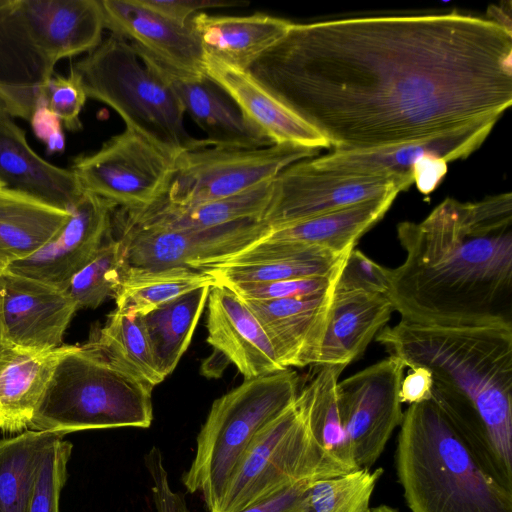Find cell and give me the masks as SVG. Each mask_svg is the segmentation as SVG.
<instances>
[{"label":"cell","instance_id":"cell-1","mask_svg":"<svg viewBox=\"0 0 512 512\" xmlns=\"http://www.w3.org/2000/svg\"><path fill=\"white\" fill-rule=\"evenodd\" d=\"M247 71L336 151L377 149L499 119L512 30L458 12L291 22Z\"/></svg>","mask_w":512,"mask_h":512},{"label":"cell","instance_id":"cell-2","mask_svg":"<svg viewBox=\"0 0 512 512\" xmlns=\"http://www.w3.org/2000/svg\"><path fill=\"white\" fill-rule=\"evenodd\" d=\"M405 251L390 269L401 319L432 325L512 324V194L446 198L419 222L397 225Z\"/></svg>","mask_w":512,"mask_h":512},{"label":"cell","instance_id":"cell-3","mask_svg":"<svg viewBox=\"0 0 512 512\" xmlns=\"http://www.w3.org/2000/svg\"><path fill=\"white\" fill-rule=\"evenodd\" d=\"M376 341L433 375L432 398L483 464L512 488V324L432 325L400 319Z\"/></svg>","mask_w":512,"mask_h":512},{"label":"cell","instance_id":"cell-4","mask_svg":"<svg viewBox=\"0 0 512 512\" xmlns=\"http://www.w3.org/2000/svg\"><path fill=\"white\" fill-rule=\"evenodd\" d=\"M395 464L411 512H512V488L483 464L433 398L403 413Z\"/></svg>","mask_w":512,"mask_h":512},{"label":"cell","instance_id":"cell-5","mask_svg":"<svg viewBox=\"0 0 512 512\" xmlns=\"http://www.w3.org/2000/svg\"><path fill=\"white\" fill-rule=\"evenodd\" d=\"M99 0H0V107L26 121L56 63L102 42Z\"/></svg>","mask_w":512,"mask_h":512},{"label":"cell","instance_id":"cell-6","mask_svg":"<svg viewBox=\"0 0 512 512\" xmlns=\"http://www.w3.org/2000/svg\"><path fill=\"white\" fill-rule=\"evenodd\" d=\"M152 389L84 344L58 362L29 428L64 435L148 428L153 420Z\"/></svg>","mask_w":512,"mask_h":512},{"label":"cell","instance_id":"cell-7","mask_svg":"<svg viewBox=\"0 0 512 512\" xmlns=\"http://www.w3.org/2000/svg\"><path fill=\"white\" fill-rule=\"evenodd\" d=\"M71 71L87 98L112 108L126 128L177 157L202 144L189 135L184 109L165 79L126 40L110 35Z\"/></svg>","mask_w":512,"mask_h":512},{"label":"cell","instance_id":"cell-8","mask_svg":"<svg viewBox=\"0 0 512 512\" xmlns=\"http://www.w3.org/2000/svg\"><path fill=\"white\" fill-rule=\"evenodd\" d=\"M299 393L290 370L244 381L217 398L196 438V452L182 482L199 492L208 512H216L226 485L258 434L290 406Z\"/></svg>","mask_w":512,"mask_h":512},{"label":"cell","instance_id":"cell-9","mask_svg":"<svg viewBox=\"0 0 512 512\" xmlns=\"http://www.w3.org/2000/svg\"><path fill=\"white\" fill-rule=\"evenodd\" d=\"M341 474L314 441L295 400L255 438L230 477L216 512H237L298 481Z\"/></svg>","mask_w":512,"mask_h":512},{"label":"cell","instance_id":"cell-10","mask_svg":"<svg viewBox=\"0 0 512 512\" xmlns=\"http://www.w3.org/2000/svg\"><path fill=\"white\" fill-rule=\"evenodd\" d=\"M320 149L293 144L243 149L207 145L182 152L176 157L166 200L178 206H192L245 192L273 180L288 166L310 159Z\"/></svg>","mask_w":512,"mask_h":512},{"label":"cell","instance_id":"cell-11","mask_svg":"<svg viewBox=\"0 0 512 512\" xmlns=\"http://www.w3.org/2000/svg\"><path fill=\"white\" fill-rule=\"evenodd\" d=\"M498 119L491 118L408 143L369 150L336 151L308 164L339 174L393 177L408 187L431 193L447 173L449 162L464 159L486 140Z\"/></svg>","mask_w":512,"mask_h":512},{"label":"cell","instance_id":"cell-12","mask_svg":"<svg viewBox=\"0 0 512 512\" xmlns=\"http://www.w3.org/2000/svg\"><path fill=\"white\" fill-rule=\"evenodd\" d=\"M175 161L176 157L126 128L94 153L76 157L70 169L83 191L133 212L166 196Z\"/></svg>","mask_w":512,"mask_h":512},{"label":"cell","instance_id":"cell-13","mask_svg":"<svg viewBox=\"0 0 512 512\" xmlns=\"http://www.w3.org/2000/svg\"><path fill=\"white\" fill-rule=\"evenodd\" d=\"M125 265L137 268L187 267L204 271L260 240L269 230L262 220H244L205 229H166L120 219Z\"/></svg>","mask_w":512,"mask_h":512},{"label":"cell","instance_id":"cell-14","mask_svg":"<svg viewBox=\"0 0 512 512\" xmlns=\"http://www.w3.org/2000/svg\"><path fill=\"white\" fill-rule=\"evenodd\" d=\"M296 162L273 180L262 221L269 228L300 222L409 187L401 180L374 175L339 174Z\"/></svg>","mask_w":512,"mask_h":512},{"label":"cell","instance_id":"cell-15","mask_svg":"<svg viewBox=\"0 0 512 512\" xmlns=\"http://www.w3.org/2000/svg\"><path fill=\"white\" fill-rule=\"evenodd\" d=\"M405 366L390 355L338 381V399L358 469H371L403 419L399 397Z\"/></svg>","mask_w":512,"mask_h":512},{"label":"cell","instance_id":"cell-16","mask_svg":"<svg viewBox=\"0 0 512 512\" xmlns=\"http://www.w3.org/2000/svg\"><path fill=\"white\" fill-rule=\"evenodd\" d=\"M115 208L109 201L84 191L67 222L48 243L4 270L65 291L74 275L105 243Z\"/></svg>","mask_w":512,"mask_h":512},{"label":"cell","instance_id":"cell-17","mask_svg":"<svg viewBox=\"0 0 512 512\" xmlns=\"http://www.w3.org/2000/svg\"><path fill=\"white\" fill-rule=\"evenodd\" d=\"M77 310L65 291L5 270L0 274V339L4 345L35 351L58 348Z\"/></svg>","mask_w":512,"mask_h":512},{"label":"cell","instance_id":"cell-18","mask_svg":"<svg viewBox=\"0 0 512 512\" xmlns=\"http://www.w3.org/2000/svg\"><path fill=\"white\" fill-rule=\"evenodd\" d=\"M104 28L169 69L205 77V52L190 24L181 25L138 0H99Z\"/></svg>","mask_w":512,"mask_h":512},{"label":"cell","instance_id":"cell-19","mask_svg":"<svg viewBox=\"0 0 512 512\" xmlns=\"http://www.w3.org/2000/svg\"><path fill=\"white\" fill-rule=\"evenodd\" d=\"M136 52L165 79L185 114L207 135V145L255 149L273 144L210 78L179 74L145 53Z\"/></svg>","mask_w":512,"mask_h":512},{"label":"cell","instance_id":"cell-20","mask_svg":"<svg viewBox=\"0 0 512 512\" xmlns=\"http://www.w3.org/2000/svg\"><path fill=\"white\" fill-rule=\"evenodd\" d=\"M207 342L244 376L255 378L285 370L261 323L230 288L214 284L207 297Z\"/></svg>","mask_w":512,"mask_h":512},{"label":"cell","instance_id":"cell-21","mask_svg":"<svg viewBox=\"0 0 512 512\" xmlns=\"http://www.w3.org/2000/svg\"><path fill=\"white\" fill-rule=\"evenodd\" d=\"M333 289L273 301L243 300L261 323L284 368L316 365Z\"/></svg>","mask_w":512,"mask_h":512},{"label":"cell","instance_id":"cell-22","mask_svg":"<svg viewBox=\"0 0 512 512\" xmlns=\"http://www.w3.org/2000/svg\"><path fill=\"white\" fill-rule=\"evenodd\" d=\"M0 184L66 211L84 192L71 169L49 163L29 146L25 132L1 107Z\"/></svg>","mask_w":512,"mask_h":512},{"label":"cell","instance_id":"cell-23","mask_svg":"<svg viewBox=\"0 0 512 512\" xmlns=\"http://www.w3.org/2000/svg\"><path fill=\"white\" fill-rule=\"evenodd\" d=\"M205 74L229 94L273 144L315 149L330 147L321 134L276 99L248 71L205 55Z\"/></svg>","mask_w":512,"mask_h":512},{"label":"cell","instance_id":"cell-24","mask_svg":"<svg viewBox=\"0 0 512 512\" xmlns=\"http://www.w3.org/2000/svg\"><path fill=\"white\" fill-rule=\"evenodd\" d=\"M388 296L333 289L325 331L315 366H348L389 321Z\"/></svg>","mask_w":512,"mask_h":512},{"label":"cell","instance_id":"cell-25","mask_svg":"<svg viewBox=\"0 0 512 512\" xmlns=\"http://www.w3.org/2000/svg\"><path fill=\"white\" fill-rule=\"evenodd\" d=\"M78 345L35 351L12 345L0 348V430L22 433L28 430L55 367Z\"/></svg>","mask_w":512,"mask_h":512},{"label":"cell","instance_id":"cell-26","mask_svg":"<svg viewBox=\"0 0 512 512\" xmlns=\"http://www.w3.org/2000/svg\"><path fill=\"white\" fill-rule=\"evenodd\" d=\"M290 23L260 12L247 16L198 13L189 20L206 56L245 71L283 37Z\"/></svg>","mask_w":512,"mask_h":512},{"label":"cell","instance_id":"cell-27","mask_svg":"<svg viewBox=\"0 0 512 512\" xmlns=\"http://www.w3.org/2000/svg\"><path fill=\"white\" fill-rule=\"evenodd\" d=\"M273 180L231 197L192 206L174 205L163 197L140 211L120 209L119 218L129 224L166 229H205L262 220L271 199Z\"/></svg>","mask_w":512,"mask_h":512},{"label":"cell","instance_id":"cell-28","mask_svg":"<svg viewBox=\"0 0 512 512\" xmlns=\"http://www.w3.org/2000/svg\"><path fill=\"white\" fill-rule=\"evenodd\" d=\"M397 195L391 193L314 218L272 227L260 240L319 247L337 255H347L384 217Z\"/></svg>","mask_w":512,"mask_h":512},{"label":"cell","instance_id":"cell-29","mask_svg":"<svg viewBox=\"0 0 512 512\" xmlns=\"http://www.w3.org/2000/svg\"><path fill=\"white\" fill-rule=\"evenodd\" d=\"M70 211L29 194L0 189V264L27 258L48 243L64 226Z\"/></svg>","mask_w":512,"mask_h":512},{"label":"cell","instance_id":"cell-30","mask_svg":"<svg viewBox=\"0 0 512 512\" xmlns=\"http://www.w3.org/2000/svg\"><path fill=\"white\" fill-rule=\"evenodd\" d=\"M344 369V366H318L296 398L314 441L343 474L358 469L338 399L337 386Z\"/></svg>","mask_w":512,"mask_h":512},{"label":"cell","instance_id":"cell-31","mask_svg":"<svg viewBox=\"0 0 512 512\" xmlns=\"http://www.w3.org/2000/svg\"><path fill=\"white\" fill-rule=\"evenodd\" d=\"M210 287L194 289L141 316L155 366L164 379L187 350Z\"/></svg>","mask_w":512,"mask_h":512},{"label":"cell","instance_id":"cell-32","mask_svg":"<svg viewBox=\"0 0 512 512\" xmlns=\"http://www.w3.org/2000/svg\"><path fill=\"white\" fill-rule=\"evenodd\" d=\"M216 284L205 271L187 267H124L113 296L116 309L143 316L194 289Z\"/></svg>","mask_w":512,"mask_h":512},{"label":"cell","instance_id":"cell-33","mask_svg":"<svg viewBox=\"0 0 512 512\" xmlns=\"http://www.w3.org/2000/svg\"><path fill=\"white\" fill-rule=\"evenodd\" d=\"M64 436L30 429L0 440V512H29L44 453Z\"/></svg>","mask_w":512,"mask_h":512},{"label":"cell","instance_id":"cell-34","mask_svg":"<svg viewBox=\"0 0 512 512\" xmlns=\"http://www.w3.org/2000/svg\"><path fill=\"white\" fill-rule=\"evenodd\" d=\"M85 345L151 388L164 380L155 366L139 315L115 309Z\"/></svg>","mask_w":512,"mask_h":512},{"label":"cell","instance_id":"cell-35","mask_svg":"<svg viewBox=\"0 0 512 512\" xmlns=\"http://www.w3.org/2000/svg\"><path fill=\"white\" fill-rule=\"evenodd\" d=\"M125 267L124 249L119 239L105 241L95 257L71 279L65 292L78 310L95 309L113 297Z\"/></svg>","mask_w":512,"mask_h":512},{"label":"cell","instance_id":"cell-36","mask_svg":"<svg viewBox=\"0 0 512 512\" xmlns=\"http://www.w3.org/2000/svg\"><path fill=\"white\" fill-rule=\"evenodd\" d=\"M382 468H360L310 484V503L314 512H368Z\"/></svg>","mask_w":512,"mask_h":512},{"label":"cell","instance_id":"cell-37","mask_svg":"<svg viewBox=\"0 0 512 512\" xmlns=\"http://www.w3.org/2000/svg\"><path fill=\"white\" fill-rule=\"evenodd\" d=\"M72 444L64 437L45 451L38 469L29 512H59L61 491L67 479V463Z\"/></svg>","mask_w":512,"mask_h":512},{"label":"cell","instance_id":"cell-38","mask_svg":"<svg viewBox=\"0 0 512 512\" xmlns=\"http://www.w3.org/2000/svg\"><path fill=\"white\" fill-rule=\"evenodd\" d=\"M339 272L328 276L303 277L264 283L225 286L230 288L243 300L273 301L326 292L334 288Z\"/></svg>","mask_w":512,"mask_h":512},{"label":"cell","instance_id":"cell-39","mask_svg":"<svg viewBox=\"0 0 512 512\" xmlns=\"http://www.w3.org/2000/svg\"><path fill=\"white\" fill-rule=\"evenodd\" d=\"M334 288L388 296L391 288L390 269L376 263L360 250L353 249L343 262Z\"/></svg>","mask_w":512,"mask_h":512},{"label":"cell","instance_id":"cell-40","mask_svg":"<svg viewBox=\"0 0 512 512\" xmlns=\"http://www.w3.org/2000/svg\"><path fill=\"white\" fill-rule=\"evenodd\" d=\"M45 98L48 108L58 116L66 129L77 131L82 128L80 113L87 96L71 70L68 77L52 76L45 90Z\"/></svg>","mask_w":512,"mask_h":512},{"label":"cell","instance_id":"cell-41","mask_svg":"<svg viewBox=\"0 0 512 512\" xmlns=\"http://www.w3.org/2000/svg\"><path fill=\"white\" fill-rule=\"evenodd\" d=\"M151 480L155 512H191L183 494L175 491L169 482L164 458L158 447H152L144 457Z\"/></svg>","mask_w":512,"mask_h":512},{"label":"cell","instance_id":"cell-42","mask_svg":"<svg viewBox=\"0 0 512 512\" xmlns=\"http://www.w3.org/2000/svg\"><path fill=\"white\" fill-rule=\"evenodd\" d=\"M311 482L293 483L237 512H314L310 503Z\"/></svg>","mask_w":512,"mask_h":512},{"label":"cell","instance_id":"cell-43","mask_svg":"<svg viewBox=\"0 0 512 512\" xmlns=\"http://www.w3.org/2000/svg\"><path fill=\"white\" fill-rule=\"evenodd\" d=\"M138 2L165 18L186 25L201 10L244 7L249 2L223 0H138Z\"/></svg>","mask_w":512,"mask_h":512},{"label":"cell","instance_id":"cell-44","mask_svg":"<svg viewBox=\"0 0 512 512\" xmlns=\"http://www.w3.org/2000/svg\"><path fill=\"white\" fill-rule=\"evenodd\" d=\"M35 136L47 147L49 153H61L65 150V137L61 120L47 106L42 98L30 120Z\"/></svg>","mask_w":512,"mask_h":512},{"label":"cell","instance_id":"cell-45","mask_svg":"<svg viewBox=\"0 0 512 512\" xmlns=\"http://www.w3.org/2000/svg\"><path fill=\"white\" fill-rule=\"evenodd\" d=\"M433 375L425 367L410 369V373L402 378L399 390L401 403L416 404L432 398Z\"/></svg>","mask_w":512,"mask_h":512},{"label":"cell","instance_id":"cell-46","mask_svg":"<svg viewBox=\"0 0 512 512\" xmlns=\"http://www.w3.org/2000/svg\"><path fill=\"white\" fill-rule=\"evenodd\" d=\"M368 512H399L397 509L388 505H379L377 507H371Z\"/></svg>","mask_w":512,"mask_h":512},{"label":"cell","instance_id":"cell-47","mask_svg":"<svg viewBox=\"0 0 512 512\" xmlns=\"http://www.w3.org/2000/svg\"><path fill=\"white\" fill-rule=\"evenodd\" d=\"M4 266L2 264H0V274L3 272L4 270ZM4 344L1 342V339H0V348L3 346Z\"/></svg>","mask_w":512,"mask_h":512},{"label":"cell","instance_id":"cell-48","mask_svg":"<svg viewBox=\"0 0 512 512\" xmlns=\"http://www.w3.org/2000/svg\"><path fill=\"white\" fill-rule=\"evenodd\" d=\"M1 188H4V187L0 184V189H1Z\"/></svg>","mask_w":512,"mask_h":512}]
</instances>
